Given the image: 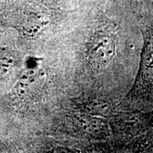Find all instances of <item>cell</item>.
Returning a JSON list of instances; mask_svg holds the SVG:
<instances>
[{"instance_id": "6da1fadb", "label": "cell", "mask_w": 153, "mask_h": 153, "mask_svg": "<svg viewBox=\"0 0 153 153\" xmlns=\"http://www.w3.org/2000/svg\"><path fill=\"white\" fill-rule=\"evenodd\" d=\"M116 45L106 35H97L91 38L87 46V60L91 65L99 70L110 64L115 56Z\"/></svg>"}, {"instance_id": "7a4b0ae2", "label": "cell", "mask_w": 153, "mask_h": 153, "mask_svg": "<svg viewBox=\"0 0 153 153\" xmlns=\"http://www.w3.org/2000/svg\"><path fill=\"white\" fill-rule=\"evenodd\" d=\"M90 109L92 113H97V114H104V111L106 110V107L108 106V104L105 105L104 101H97L96 103L91 102L89 104Z\"/></svg>"}]
</instances>
